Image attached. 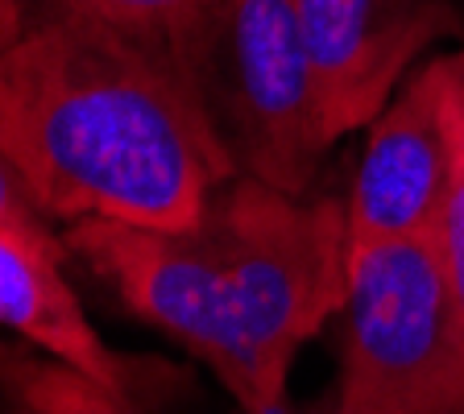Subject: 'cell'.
Returning a JSON list of instances; mask_svg holds the SVG:
<instances>
[{"instance_id":"cell-12","label":"cell","mask_w":464,"mask_h":414,"mask_svg":"<svg viewBox=\"0 0 464 414\" xmlns=\"http://www.w3.org/2000/svg\"><path fill=\"white\" fill-rule=\"evenodd\" d=\"M0 228L5 232H21L29 241L46 245V249H58V253H71L67 249V236L54 232V220L38 207V199L29 195L25 178L13 170V162L0 154Z\"/></svg>"},{"instance_id":"cell-14","label":"cell","mask_w":464,"mask_h":414,"mask_svg":"<svg viewBox=\"0 0 464 414\" xmlns=\"http://www.w3.org/2000/svg\"><path fill=\"white\" fill-rule=\"evenodd\" d=\"M25 21V0H0V46L13 38Z\"/></svg>"},{"instance_id":"cell-3","label":"cell","mask_w":464,"mask_h":414,"mask_svg":"<svg viewBox=\"0 0 464 414\" xmlns=\"http://www.w3.org/2000/svg\"><path fill=\"white\" fill-rule=\"evenodd\" d=\"M340 414H464V303L435 236L348 245Z\"/></svg>"},{"instance_id":"cell-5","label":"cell","mask_w":464,"mask_h":414,"mask_svg":"<svg viewBox=\"0 0 464 414\" xmlns=\"http://www.w3.org/2000/svg\"><path fill=\"white\" fill-rule=\"evenodd\" d=\"M67 249L116 290L141 323L183 344L195 361L220 377L232 402L249 406L253 381L245 352L220 307L212 249L199 224L191 228H137L116 220L67 224Z\"/></svg>"},{"instance_id":"cell-1","label":"cell","mask_w":464,"mask_h":414,"mask_svg":"<svg viewBox=\"0 0 464 414\" xmlns=\"http://www.w3.org/2000/svg\"><path fill=\"white\" fill-rule=\"evenodd\" d=\"M0 154L54 224L191 228L241 174L191 75L67 0L0 46Z\"/></svg>"},{"instance_id":"cell-9","label":"cell","mask_w":464,"mask_h":414,"mask_svg":"<svg viewBox=\"0 0 464 414\" xmlns=\"http://www.w3.org/2000/svg\"><path fill=\"white\" fill-rule=\"evenodd\" d=\"M0 402L5 414H141L133 394L13 340H0Z\"/></svg>"},{"instance_id":"cell-11","label":"cell","mask_w":464,"mask_h":414,"mask_svg":"<svg viewBox=\"0 0 464 414\" xmlns=\"http://www.w3.org/2000/svg\"><path fill=\"white\" fill-rule=\"evenodd\" d=\"M448 137H452V174H448V199L440 212L435 245L456 299L464 303V50L448 54Z\"/></svg>"},{"instance_id":"cell-4","label":"cell","mask_w":464,"mask_h":414,"mask_svg":"<svg viewBox=\"0 0 464 414\" xmlns=\"http://www.w3.org/2000/svg\"><path fill=\"white\" fill-rule=\"evenodd\" d=\"M191 83L237 170L278 191L311 195L336 141L319 112L295 0H224Z\"/></svg>"},{"instance_id":"cell-10","label":"cell","mask_w":464,"mask_h":414,"mask_svg":"<svg viewBox=\"0 0 464 414\" xmlns=\"http://www.w3.org/2000/svg\"><path fill=\"white\" fill-rule=\"evenodd\" d=\"M67 5L154 42L191 75L199 50L212 38L224 0H67Z\"/></svg>"},{"instance_id":"cell-6","label":"cell","mask_w":464,"mask_h":414,"mask_svg":"<svg viewBox=\"0 0 464 414\" xmlns=\"http://www.w3.org/2000/svg\"><path fill=\"white\" fill-rule=\"evenodd\" d=\"M295 9L332 141L373 125L427 50L464 29L452 0H295Z\"/></svg>"},{"instance_id":"cell-13","label":"cell","mask_w":464,"mask_h":414,"mask_svg":"<svg viewBox=\"0 0 464 414\" xmlns=\"http://www.w3.org/2000/svg\"><path fill=\"white\" fill-rule=\"evenodd\" d=\"M270 414H340L336 410V394H319V398H311V402H295L290 398L286 406H278V410H270Z\"/></svg>"},{"instance_id":"cell-7","label":"cell","mask_w":464,"mask_h":414,"mask_svg":"<svg viewBox=\"0 0 464 414\" xmlns=\"http://www.w3.org/2000/svg\"><path fill=\"white\" fill-rule=\"evenodd\" d=\"M452 174L448 54L423 58L365 129L357 178L344 199L348 245L435 236Z\"/></svg>"},{"instance_id":"cell-2","label":"cell","mask_w":464,"mask_h":414,"mask_svg":"<svg viewBox=\"0 0 464 414\" xmlns=\"http://www.w3.org/2000/svg\"><path fill=\"white\" fill-rule=\"evenodd\" d=\"M195 224L216 261L224 319L249 365L253 398L241 414H270L290 402V369L303 344L344 307V203L232 174Z\"/></svg>"},{"instance_id":"cell-8","label":"cell","mask_w":464,"mask_h":414,"mask_svg":"<svg viewBox=\"0 0 464 414\" xmlns=\"http://www.w3.org/2000/svg\"><path fill=\"white\" fill-rule=\"evenodd\" d=\"M63 261L67 253L0 228V328L121 394H133V369L83 315L79 294L63 278Z\"/></svg>"}]
</instances>
